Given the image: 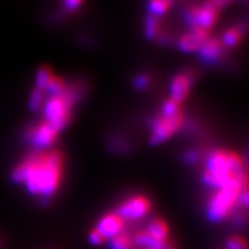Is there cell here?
Here are the masks:
<instances>
[{
	"label": "cell",
	"instance_id": "cell-1",
	"mask_svg": "<svg viewBox=\"0 0 249 249\" xmlns=\"http://www.w3.org/2000/svg\"><path fill=\"white\" fill-rule=\"evenodd\" d=\"M64 168V159L57 151L36 153L16 166L11 178L23 184L31 196L48 198L57 190Z\"/></svg>",
	"mask_w": 249,
	"mask_h": 249
},
{
	"label": "cell",
	"instance_id": "cell-2",
	"mask_svg": "<svg viewBox=\"0 0 249 249\" xmlns=\"http://www.w3.org/2000/svg\"><path fill=\"white\" fill-rule=\"evenodd\" d=\"M77 98V90L68 89L60 95L52 96L44 105L45 121L60 131L71 118V108Z\"/></svg>",
	"mask_w": 249,
	"mask_h": 249
},
{
	"label": "cell",
	"instance_id": "cell-3",
	"mask_svg": "<svg viewBox=\"0 0 249 249\" xmlns=\"http://www.w3.org/2000/svg\"><path fill=\"white\" fill-rule=\"evenodd\" d=\"M243 189L244 188H240V187H228V188L218 189L209 200L207 209L209 219L213 222H220L224 218H227L238 202L240 193Z\"/></svg>",
	"mask_w": 249,
	"mask_h": 249
},
{
	"label": "cell",
	"instance_id": "cell-4",
	"mask_svg": "<svg viewBox=\"0 0 249 249\" xmlns=\"http://www.w3.org/2000/svg\"><path fill=\"white\" fill-rule=\"evenodd\" d=\"M230 4V1H208L198 7H193L186 13V21L191 27H200L209 30L218 17L219 10L224 5Z\"/></svg>",
	"mask_w": 249,
	"mask_h": 249
},
{
	"label": "cell",
	"instance_id": "cell-5",
	"mask_svg": "<svg viewBox=\"0 0 249 249\" xmlns=\"http://www.w3.org/2000/svg\"><path fill=\"white\" fill-rule=\"evenodd\" d=\"M183 112L175 115H163L161 114L159 118L153 123L152 126V135L150 142L152 144H159L167 140L171 135L182 127L183 124Z\"/></svg>",
	"mask_w": 249,
	"mask_h": 249
},
{
	"label": "cell",
	"instance_id": "cell-6",
	"mask_svg": "<svg viewBox=\"0 0 249 249\" xmlns=\"http://www.w3.org/2000/svg\"><path fill=\"white\" fill-rule=\"evenodd\" d=\"M150 211V200L143 196H135L124 201L116 213L123 220H138L146 216Z\"/></svg>",
	"mask_w": 249,
	"mask_h": 249
},
{
	"label": "cell",
	"instance_id": "cell-7",
	"mask_svg": "<svg viewBox=\"0 0 249 249\" xmlns=\"http://www.w3.org/2000/svg\"><path fill=\"white\" fill-rule=\"evenodd\" d=\"M58 130L48 122H43L30 132V140L38 149H47L58 135Z\"/></svg>",
	"mask_w": 249,
	"mask_h": 249
},
{
	"label": "cell",
	"instance_id": "cell-8",
	"mask_svg": "<svg viewBox=\"0 0 249 249\" xmlns=\"http://www.w3.org/2000/svg\"><path fill=\"white\" fill-rule=\"evenodd\" d=\"M209 38V30L200 27H191L189 33L184 35L178 41V48L183 52H194L199 49L206 40Z\"/></svg>",
	"mask_w": 249,
	"mask_h": 249
},
{
	"label": "cell",
	"instance_id": "cell-9",
	"mask_svg": "<svg viewBox=\"0 0 249 249\" xmlns=\"http://www.w3.org/2000/svg\"><path fill=\"white\" fill-rule=\"evenodd\" d=\"M96 229L107 239L122 233L124 229V220L118 215V213H109L103 216L98 222Z\"/></svg>",
	"mask_w": 249,
	"mask_h": 249
},
{
	"label": "cell",
	"instance_id": "cell-10",
	"mask_svg": "<svg viewBox=\"0 0 249 249\" xmlns=\"http://www.w3.org/2000/svg\"><path fill=\"white\" fill-rule=\"evenodd\" d=\"M192 76L189 73L177 75L170 84V99L175 102L181 104L188 96L191 87Z\"/></svg>",
	"mask_w": 249,
	"mask_h": 249
},
{
	"label": "cell",
	"instance_id": "cell-11",
	"mask_svg": "<svg viewBox=\"0 0 249 249\" xmlns=\"http://www.w3.org/2000/svg\"><path fill=\"white\" fill-rule=\"evenodd\" d=\"M222 43H220L216 38H208L197 50L200 57L207 62H214L219 58L223 51Z\"/></svg>",
	"mask_w": 249,
	"mask_h": 249
},
{
	"label": "cell",
	"instance_id": "cell-12",
	"mask_svg": "<svg viewBox=\"0 0 249 249\" xmlns=\"http://www.w3.org/2000/svg\"><path fill=\"white\" fill-rule=\"evenodd\" d=\"M132 241H133L134 246L142 247L143 249H165L168 243V241L161 242L159 240H156L146 231L136 232Z\"/></svg>",
	"mask_w": 249,
	"mask_h": 249
},
{
	"label": "cell",
	"instance_id": "cell-13",
	"mask_svg": "<svg viewBox=\"0 0 249 249\" xmlns=\"http://www.w3.org/2000/svg\"><path fill=\"white\" fill-rule=\"evenodd\" d=\"M145 231L149 232L153 238L161 241V242H166L169 235L168 225L162 218H153L149 225H147V229Z\"/></svg>",
	"mask_w": 249,
	"mask_h": 249
},
{
	"label": "cell",
	"instance_id": "cell-14",
	"mask_svg": "<svg viewBox=\"0 0 249 249\" xmlns=\"http://www.w3.org/2000/svg\"><path fill=\"white\" fill-rule=\"evenodd\" d=\"M54 76L55 75H54L52 69L50 67L48 66L41 67L37 70L36 74V79H35L36 88L45 91Z\"/></svg>",
	"mask_w": 249,
	"mask_h": 249
},
{
	"label": "cell",
	"instance_id": "cell-15",
	"mask_svg": "<svg viewBox=\"0 0 249 249\" xmlns=\"http://www.w3.org/2000/svg\"><path fill=\"white\" fill-rule=\"evenodd\" d=\"M242 34L243 33L240 27H231L228 29L224 33V36L222 38V45L230 47V48L237 46L241 42Z\"/></svg>",
	"mask_w": 249,
	"mask_h": 249
},
{
	"label": "cell",
	"instance_id": "cell-16",
	"mask_svg": "<svg viewBox=\"0 0 249 249\" xmlns=\"http://www.w3.org/2000/svg\"><path fill=\"white\" fill-rule=\"evenodd\" d=\"M110 248L111 249H133V241L128 236L120 233V235L110 239Z\"/></svg>",
	"mask_w": 249,
	"mask_h": 249
},
{
	"label": "cell",
	"instance_id": "cell-17",
	"mask_svg": "<svg viewBox=\"0 0 249 249\" xmlns=\"http://www.w3.org/2000/svg\"><path fill=\"white\" fill-rule=\"evenodd\" d=\"M170 5L171 2L166 1V0H155V1H151L149 3V11L154 17H159V16L166 13Z\"/></svg>",
	"mask_w": 249,
	"mask_h": 249
},
{
	"label": "cell",
	"instance_id": "cell-18",
	"mask_svg": "<svg viewBox=\"0 0 249 249\" xmlns=\"http://www.w3.org/2000/svg\"><path fill=\"white\" fill-rule=\"evenodd\" d=\"M66 83L65 81L61 79L59 77L54 76L53 79L51 80V82L49 83L48 87H47L46 90L48 93H50V96H57L60 95V93L66 89Z\"/></svg>",
	"mask_w": 249,
	"mask_h": 249
},
{
	"label": "cell",
	"instance_id": "cell-19",
	"mask_svg": "<svg viewBox=\"0 0 249 249\" xmlns=\"http://www.w3.org/2000/svg\"><path fill=\"white\" fill-rule=\"evenodd\" d=\"M43 101H44V91L36 88L33 91H31V95L29 97L28 106L30 108V110L33 111L37 110V109L42 106Z\"/></svg>",
	"mask_w": 249,
	"mask_h": 249
},
{
	"label": "cell",
	"instance_id": "cell-20",
	"mask_svg": "<svg viewBox=\"0 0 249 249\" xmlns=\"http://www.w3.org/2000/svg\"><path fill=\"white\" fill-rule=\"evenodd\" d=\"M158 34V20L150 15L145 20V35L149 38H154Z\"/></svg>",
	"mask_w": 249,
	"mask_h": 249
},
{
	"label": "cell",
	"instance_id": "cell-21",
	"mask_svg": "<svg viewBox=\"0 0 249 249\" xmlns=\"http://www.w3.org/2000/svg\"><path fill=\"white\" fill-rule=\"evenodd\" d=\"M182 110L180 108V104L175 102L174 100H167L166 102L163 104V107H162V114L163 115H175V114H178L180 113Z\"/></svg>",
	"mask_w": 249,
	"mask_h": 249
},
{
	"label": "cell",
	"instance_id": "cell-22",
	"mask_svg": "<svg viewBox=\"0 0 249 249\" xmlns=\"http://www.w3.org/2000/svg\"><path fill=\"white\" fill-rule=\"evenodd\" d=\"M227 249H247V245L245 240L240 236H231L228 239L225 243Z\"/></svg>",
	"mask_w": 249,
	"mask_h": 249
},
{
	"label": "cell",
	"instance_id": "cell-23",
	"mask_svg": "<svg viewBox=\"0 0 249 249\" xmlns=\"http://www.w3.org/2000/svg\"><path fill=\"white\" fill-rule=\"evenodd\" d=\"M89 241L90 242V244H92V245L100 246V245H102L105 242L106 238L95 228L89 232Z\"/></svg>",
	"mask_w": 249,
	"mask_h": 249
},
{
	"label": "cell",
	"instance_id": "cell-24",
	"mask_svg": "<svg viewBox=\"0 0 249 249\" xmlns=\"http://www.w3.org/2000/svg\"><path fill=\"white\" fill-rule=\"evenodd\" d=\"M134 85L137 89H146L147 85H149V79H147V77L142 75V76H138L135 78V81H134Z\"/></svg>",
	"mask_w": 249,
	"mask_h": 249
},
{
	"label": "cell",
	"instance_id": "cell-25",
	"mask_svg": "<svg viewBox=\"0 0 249 249\" xmlns=\"http://www.w3.org/2000/svg\"><path fill=\"white\" fill-rule=\"evenodd\" d=\"M185 159L187 162H189V163H196L199 159V155L196 151H190L186 154Z\"/></svg>",
	"mask_w": 249,
	"mask_h": 249
},
{
	"label": "cell",
	"instance_id": "cell-26",
	"mask_svg": "<svg viewBox=\"0 0 249 249\" xmlns=\"http://www.w3.org/2000/svg\"><path fill=\"white\" fill-rule=\"evenodd\" d=\"M80 4H81V1H79V0H68V1L65 2L66 9L69 11L76 10Z\"/></svg>",
	"mask_w": 249,
	"mask_h": 249
},
{
	"label": "cell",
	"instance_id": "cell-27",
	"mask_svg": "<svg viewBox=\"0 0 249 249\" xmlns=\"http://www.w3.org/2000/svg\"><path fill=\"white\" fill-rule=\"evenodd\" d=\"M0 249H1V243H0Z\"/></svg>",
	"mask_w": 249,
	"mask_h": 249
}]
</instances>
